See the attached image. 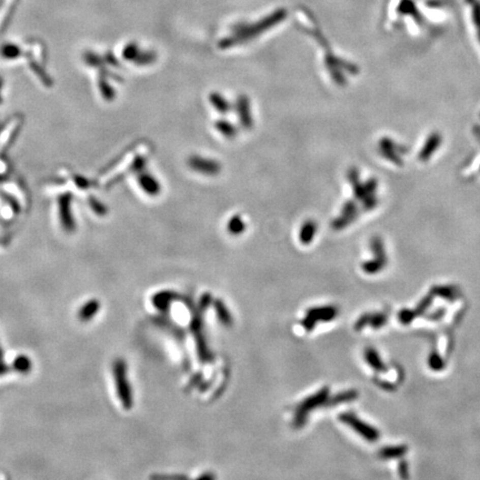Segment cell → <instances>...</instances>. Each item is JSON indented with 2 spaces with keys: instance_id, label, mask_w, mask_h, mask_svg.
Returning a JSON list of instances; mask_svg holds the SVG:
<instances>
[{
  "instance_id": "cell-17",
  "label": "cell",
  "mask_w": 480,
  "mask_h": 480,
  "mask_svg": "<svg viewBox=\"0 0 480 480\" xmlns=\"http://www.w3.org/2000/svg\"><path fill=\"white\" fill-rule=\"evenodd\" d=\"M386 266V262H383L379 259H374V260H370V261H367V262H365L364 265H363V269H364V272L365 273H367L369 275H373V274H377L378 272H380L381 269H383V267Z\"/></svg>"
},
{
  "instance_id": "cell-22",
  "label": "cell",
  "mask_w": 480,
  "mask_h": 480,
  "mask_svg": "<svg viewBox=\"0 0 480 480\" xmlns=\"http://www.w3.org/2000/svg\"><path fill=\"white\" fill-rule=\"evenodd\" d=\"M370 318H371V314H364L362 317H360L355 323L356 332H362L366 326H368L370 322Z\"/></svg>"
},
{
  "instance_id": "cell-4",
  "label": "cell",
  "mask_w": 480,
  "mask_h": 480,
  "mask_svg": "<svg viewBox=\"0 0 480 480\" xmlns=\"http://www.w3.org/2000/svg\"><path fill=\"white\" fill-rule=\"evenodd\" d=\"M337 308L334 306H323V307H315L307 310V315L302 321V325L307 332H313L318 321H332L337 316Z\"/></svg>"
},
{
  "instance_id": "cell-30",
  "label": "cell",
  "mask_w": 480,
  "mask_h": 480,
  "mask_svg": "<svg viewBox=\"0 0 480 480\" xmlns=\"http://www.w3.org/2000/svg\"><path fill=\"white\" fill-rule=\"evenodd\" d=\"M4 360V351L2 349V347H0V362H3Z\"/></svg>"
},
{
  "instance_id": "cell-21",
  "label": "cell",
  "mask_w": 480,
  "mask_h": 480,
  "mask_svg": "<svg viewBox=\"0 0 480 480\" xmlns=\"http://www.w3.org/2000/svg\"><path fill=\"white\" fill-rule=\"evenodd\" d=\"M416 318L415 311L410 310V309H403L399 311L398 314V320L403 323V325H409L413 321V319Z\"/></svg>"
},
{
  "instance_id": "cell-13",
  "label": "cell",
  "mask_w": 480,
  "mask_h": 480,
  "mask_svg": "<svg viewBox=\"0 0 480 480\" xmlns=\"http://www.w3.org/2000/svg\"><path fill=\"white\" fill-rule=\"evenodd\" d=\"M13 367L18 373L27 374L29 373L30 369H32V362H30V359L26 356H19L14 360Z\"/></svg>"
},
{
  "instance_id": "cell-23",
  "label": "cell",
  "mask_w": 480,
  "mask_h": 480,
  "mask_svg": "<svg viewBox=\"0 0 480 480\" xmlns=\"http://www.w3.org/2000/svg\"><path fill=\"white\" fill-rule=\"evenodd\" d=\"M212 303H213L212 295H210V293H208V292L203 293V295L200 298L199 305H198V308H199L203 313V311H206V309L209 307L210 305H212Z\"/></svg>"
},
{
  "instance_id": "cell-14",
  "label": "cell",
  "mask_w": 480,
  "mask_h": 480,
  "mask_svg": "<svg viewBox=\"0 0 480 480\" xmlns=\"http://www.w3.org/2000/svg\"><path fill=\"white\" fill-rule=\"evenodd\" d=\"M434 293L433 292H429L427 296H425L423 299H422V302H420L418 304L417 307L413 309V311H415V315L416 317H420V316H423L426 311H427V309L430 307L431 304H433L434 302Z\"/></svg>"
},
{
  "instance_id": "cell-19",
  "label": "cell",
  "mask_w": 480,
  "mask_h": 480,
  "mask_svg": "<svg viewBox=\"0 0 480 480\" xmlns=\"http://www.w3.org/2000/svg\"><path fill=\"white\" fill-rule=\"evenodd\" d=\"M315 231H316V228L314 224L306 225L302 229V233H300V242L306 245L309 244L315 235Z\"/></svg>"
},
{
  "instance_id": "cell-11",
  "label": "cell",
  "mask_w": 480,
  "mask_h": 480,
  "mask_svg": "<svg viewBox=\"0 0 480 480\" xmlns=\"http://www.w3.org/2000/svg\"><path fill=\"white\" fill-rule=\"evenodd\" d=\"M407 452H408V447L405 445L383 447L382 449L379 450V457L382 459L401 458L407 454Z\"/></svg>"
},
{
  "instance_id": "cell-18",
  "label": "cell",
  "mask_w": 480,
  "mask_h": 480,
  "mask_svg": "<svg viewBox=\"0 0 480 480\" xmlns=\"http://www.w3.org/2000/svg\"><path fill=\"white\" fill-rule=\"evenodd\" d=\"M140 184H141V187L149 194H156L159 189L156 180H154L153 177H150L148 175H143L140 177Z\"/></svg>"
},
{
  "instance_id": "cell-7",
  "label": "cell",
  "mask_w": 480,
  "mask_h": 480,
  "mask_svg": "<svg viewBox=\"0 0 480 480\" xmlns=\"http://www.w3.org/2000/svg\"><path fill=\"white\" fill-rule=\"evenodd\" d=\"M358 396L359 394L357 390H347V392H343L340 394L335 395L334 397H329L323 406L333 407V406H337V405L346 404V403H351V401L358 398Z\"/></svg>"
},
{
  "instance_id": "cell-26",
  "label": "cell",
  "mask_w": 480,
  "mask_h": 480,
  "mask_svg": "<svg viewBox=\"0 0 480 480\" xmlns=\"http://www.w3.org/2000/svg\"><path fill=\"white\" fill-rule=\"evenodd\" d=\"M18 52H19V49H17V48L14 47V46H9V47L6 48L4 55H5L6 57L14 58V57H16L17 55H19V53H18Z\"/></svg>"
},
{
  "instance_id": "cell-15",
  "label": "cell",
  "mask_w": 480,
  "mask_h": 480,
  "mask_svg": "<svg viewBox=\"0 0 480 480\" xmlns=\"http://www.w3.org/2000/svg\"><path fill=\"white\" fill-rule=\"evenodd\" d=\"M428 365L429 367L435 371H440L445 368V362H443V359L436 350L430 352L428 357Z\"/></svg>"
},
{
  "instance_id": "cell-12",
  "label": "cell",
  "mask_w": 480,
  "mask_h": 480,
  "mask_svg": "<svg viewBox=\"0 0 480 480\" xmlns=\"http://www.w3.org/2000/svg\"><path fill=\"white\" fill-rule=\"evenodd\" d=\"M214 306L219 321L225 326H230L232 323V317L224 302H221L220 299H216L214 300Z\"/></svg>"
},
{
  "instance_id": "cell-5",
  "label": "cell",
  "mask_w": 480,
  "mask_h": 480,
  "mask_svg": "<svg viewBox=\"0 0 480 480\" xmlns=\"http://www.w3.org/2000/svg\"><path fill=\"white\" fill-rule=\"evenodd\" d=\"M339 420L341 423H344L348 426L357 431V433L364 437L366 440L368 441H377L379 439L380 434L373 426H370L368 424L364 423L363 420H360L356 415H353L351 412H344L339 416Z\"/></svg>"
},
{
  "instance_id": "cell-29",
  "label": "cell",
  "mask_w": 480,
  "mask_h": 480,
  "mask_svg": "<svg viewBox=\"0 0 480 480\" xmlns=\"http://www.w3.org/2000/svg\"><path fill=\"white\" fill-rule=\"evenodd\" d=\"M8 371H9V367H8V366L5 365L3 362H0V376L7 374Z\"/></svg>"
},
{
  "instance_id": "cell-10",
  "label": "cell",
  "mask_w": 480,
  "mask_h": 480,
  "mask_svg": "<svg viewBox=\"0 0 480 480\" xmlns=\"http://www.w3.org/2000/svg\"><path fill=\"white\" fill-rule=\"evenodd\" d=\"M100 308V303L98 300H90L87 304H85L80 308L79 313H78V318L81 321H89L92 318L98 313V310Z\"/></svg>"
},
{
  "instance_id": "cell-16",
  "label": "cell",
  "mask_w": 480,
  "mask_h": 480,
  "mask_svg": "<svg viewBox=\"0 0 480 480\" xmlns=\"http://www.w3.org/2000/svg\"><path fill=\"white\" fill-rule=\"evenodd\" d=\"M430 292H433L434 296H438L445 299L455 298V288L449 286H436L431 289Z\"/></svg>"
},
{
  "instance_id": "cell-8",
  "label": "cell",
  "mask_w": 480,
  "mask_h": 480,
  "mask_svg": "<svg viewBox=\"0 0 480 480\" xmlns=\"http://www.w3.org/2000/svg\"><path fill=\"white\" fill-rule=\"evenodd\" d=\"M178 296L175 292H170V291H163V292H158L157 295H155L153 298V304L155 305V307H157L161 311H167L171 302L173 299H176Z\"/></svg>"
},
{
  "instance_id": "cell-28",
  "label": "cell",
  "mask_w": 480,
  "mask_h": 480,
  "mask_svg": "<svg viewBox=\"0 0 480 480\" xmlns=\"http://www.w3.org/2000/svg\"><path fill=\"white\" fill-rule=\"evenodd\" d=\"M377 385L380 386L383 389H386V390H394L395 389V387L392 385V383H388L387 381H379V382H377Z\"/></svg>"
},
{
  "instance_id": "cell-3",
  "label": "cell",
  "mask_w": 480,
  "mask_h": 480,
  "mask_svg": "<svg viewBox=\"0 0 480 480\" xmlns=\"http://www.w3.org/2000/svg\"><path fill=\"white\" fill-rule=\"evenodd\" d=\"M201 315H202V311L199 308L194 311L193 320H191V323H190V330L194 335L196 344H197L198 358H199V360L202 364H206V363L212 362V360L214 359V356L212 351L209 350V348L206 343V338H205V336H203Z\"/></svg>"
},
{
  "instance_id": "cell-6",
  "label": "cell",
  "mask_w": 480,
  "mask_h": 480,
  "mask_svg": "<svg viewBox=\"0 0 480 480\" xmlns=\"http://www.w3.org/2000/svg\"><path fill=\"white\" fill-rule=\"evenodd\" d=\"M365 359L370 367L376 370L377 373H385V371H387L385 363L382 362L379 353L374 348H367L365 350Z\"/></svg>"
},
{
  "instance_id": "cell-20",
  "label": "cell",
  "mask_w": 480,
  "mask_h": 480,
  "mask_svg": "<svg viewBox=\"0 0 480 480\" xmlns=\"http://www.w3.org/2000/svg\"><path fill=\"white\" fill-rule=\"evenodd\" d=\"M387 321H388V317L386 314H383V313L374 314V315H371L369 326H371L374 329H379L385 326Z\"/></svg>"
},
{
  "instance_id": "cell-1",
  "label": "cell",
  "mask_w": 480,
  "mask_h": 480,
  "mask_svg": "<svg viewBox=\"0 0 480 480\" xmlns=\"http://www.w3.org/2000/svg\"><path fill=\"white\" fill-rule=\"evenodd\" d=\"M113 378L116 381L117 394L124 408L130 409L133 407V395L127 377V365L123 359H117L112 366Z\"/></svg>"
},
{
  "instance_id": "cell-24",
  "label": "cell",
  "mask_w": 480,
  "mask_h": 480,
  "mask_svg": "<svg viewBox=\"0 0 480 480\" xmlns=\"http://www.w3.org/2000/svg\"><path fill=\"white\" fill-rule=\"evenodd\" d=\"M398 470H399V476L401 478H408L409 477V467H408V464L405 460H401L398 466Z\"/></svg>"
},
{
  "instance_id": "cell-9",
  "label": "cell",
  "mask_w": 480,
  "mask_h": 480,
  "mask_svg": "<svg viewBox=\"0 0 480 480\" xmlns=\"http://www.w3.org/2000/svg\"><path fill=\"white\" fill-rule=\"evenodd\" d=\"M60 216H62L63 225L68 231L73 230L75 224L73 217L70 215V207H69V197H64L60 199Z\"/></svg>"
},
{
  "instance_id": "cell-25",
  "label": "cell",
  "mask_w": 480,
  "mask_h": 480,
  "mask_svg": "<svg viewBox=\"0 0 480 480\" xmlns=\"http://www.w3.org/2000/svg\"><path fill=\"white\" fill-rule=\"evenodd\" d=\"M244 229V225L242 221L232 220L229 225V230L231 233H240Z\"/></svg>"
},
{
  "instance_id": "cell-2",
  "label": "cell",
  "mask_w": 480,
  "mask_h": 480,
  "mask_svg": "<svg viewBox=\"0 0 480 480\" xmlns=\"http://www.w3.org/2000/svg\"><path fill=\"white\" fill-rule=\"evenodd\" d=\"M329 392H330V389L328 387H323L315 395L306 398L303 403L297 407L295 418H293V423H292L293 427L295 428L304 427L306 423H307L308 413L311 410H314L315 408L325 405L327 399L329 398Z\"/></svg>"
},
{
  "instance_id": "cell-27",
  "label": "cell",
  "mask_w": 480,
  "mask_h": 480,
  "mask_svg": "<svg viewBox=\"0 0 480 480\" xmlns=\"http://www.w3.org/2000/svg\"><path fill=\"white\" fill-rule=\"evenodd\" d=\"M202 380V375L201 373H197L193 378H191L190 379V382H189V386H188V389H191V388H194L196 385H198V383L201 382Z\"/></svg>"
}]
</instances>
